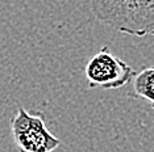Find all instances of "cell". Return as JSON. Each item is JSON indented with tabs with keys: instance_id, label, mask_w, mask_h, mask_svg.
<instances>
[{
	"instance_id": "cell-3",
	"label": "cell",
	"mask_w": 154,
	"mask_h": 152,
	"mask_svg": "<svg viewBox=\"0 0 154 152\" xmlns=\"http://www.w3.org/2000/svg\"><path fill=\"white\" fill-rule=\"evenodd\" d=\"M85 75L90 88L119 89L133 80L134 70L104 46L88 59Z\"/></svg>"
},
{
	"instance_id": "cell-4",
	"label": "cell",
	"mask_w": 154,
	"mask_h": 152,
	"mask_svg": "<svg viewBox=\"0 0 154 152\" xmlns=\"http://www.w3.org/2000/svg\"><path fill=\"white\" fill-rule=\"evenodd\" d=\"M133 80V95L134 97H141L150 104L154 105V68L146 67L138 74H136Z\"/></svg>"
},
{
	"instance_id": "cell-1",
	"label": "cell",
	"mask_w": 154,
	"mask_h": 152,
	"mask_svg": "<svg viewBox=\"0 0 154 152\" xmlns=\"http://www.w3.org/2000/svg\"><path fill=\"white\" fill-rule=\"evenodd\" d=\"M91 11L99 21L124 34L154 33V0H91Z\"/></svg>"
},
{
	"instance_id": "cell-2",
	"label": "cell",
	"mask_w": 154,
	"mask_h": 152,
	"mask_svg": "<svg viewBox=\"0 0 154 152\" xmlns=\"http://www.w3.org/2000/svg\"><path fill=\"white\" fill-rule=\"evenodd\" d=\"M11 133L19 152H54L61 146V140L46 127L42 114H30L23 106L11 119Z\"/></svg>"
}]
</instances>
